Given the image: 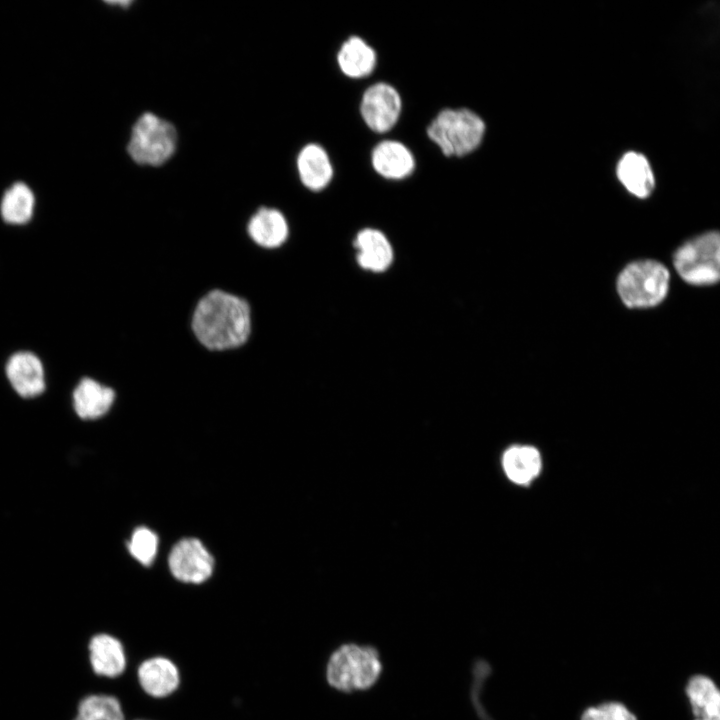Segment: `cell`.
Listing matches in <instances>:
<instances>
[{"label": "cell", "instance_id": "1", "mask_svg": "<svg viewBox=\"0 0 720 720\" xmlns=\"http://www.w3.org/2000/svg\"><path fill=\"white\" fill-rule=\"evenodd\" d=\"M196 341L210 352H229L244 347L253 330L251 304L245 298L213 289L196 303L190 322Z\"/></svg>", "mask_w": 720, "mask_h": 720}, {"label": "cell", "instance_id": "2", "mask_svg": "<svg viewBox=\"0 0 720 720\" xmlns=\"http://www.w3.org/2000/svg\"><path fill=\"white\" fill-rule=\"evenodd\" d=\"M382 673V661L376 648L345 643L336 648L326 665L328 684L340 692L367 690Z\"/></svg>", "mask_w": 720, "mask_h": 720}, {"label": "cell", "instance_id": "3", "mask_svg": "<svg viewBox=\"0 0 720 720\" xmlns=\"http://www.w3.org/2000/svg\"><path fill=\"white\" fill-rule=\"evenodd\" d=\"M485 131L483 120L465 108L444 109L427 127V135L445 156H464L480 144Z\"/></svg>", "mask_w": 720, "mask_h": 720}, {"label": "cell", "instance_id": "4", "mask_svg": "<svg viewBox=\"0 0 720 720\" xmlns=\"http://www.w3.org/2000/svg\"><path fill=\"white\" fill-rule=\"evenodd\" d=\"M669 270L651 259L628 264L617 279V292L628 308H648L661 303L669 289Z\"/></svg>", "mask_w": 720, "mask_h": 720}, {"label": "cell", "instance_id": "5", "mask_svg": "<svg viewBox=\"0 0 720 720\" xmlns=\"http://www.w3.org/2000/svg\"><path fill=\"white\" fill-rule=\"evenodd\" d=\"M177 140L172 123L146 112L132 126L127 151L136 164L157 167L173 156Z\"/></svg>", "mask_w": 720, "mask_h": 720}, {"label": "cell", "instance_id": "6", "mask_svg": "<svg viewBox=\"0 0 720 720\" xmlns=\"http://www.w3.org/2000/svg\"><path fill=\"white\" fill-rule=\"evenodd\" d=\"M674 267L687 283L696 286L720 281V232L709 231L682 244L674 253Z\"/></svg>", "mask_w": 720, "mask_h": 720}, {"label": "cell", "instance_id": "7", "mask_svg": "<svg viewBox=\"0 0 720 720\" xmlns=\"http://www.w3.org/2000/svg\"><path fill=\"white\" fill-rule=\"evenodd\" d=\"M3 375L22 399H34L47 389V369L39 354L30 349L10 353L3 364Z\"/></svg>", "mask_w": 720, "mask_h": 720}, {"label": "cell", "instance_id": "8", "mask_svg": "<svg viewBox=\"0 0 720 720\" xmlns=\"http://www.w3.org/2000/svg\"><path fill=\"white\" fill-rule=\"evenodd\" d=\"M169 569L175 579L186 584H201L207 581L214 569V559L202 542L196 538H185L172 548Z\"/></svg>", "mask_w": 720, "mask_h": 720}, {"label": "cell", "instance_id": "9", "mask_svg": "<svg viewBox=\"0 0 720 720\" xmlns=\"http://www.w3.org/2000/svg\"><path fill=\"white\" fill-rule=\"evenodd\" d=\"M402 110L398 91L390 84L378 82L363 93L360 113L365 124L374 132L385 133L397 123Z\"/></svg>", "mask_w": 720, "mask_h": 720}, {"label": "cell", "instance_id": "10", "mask_svg": "<svg viewBox=\"0 0 720 720\" xmlns=\"http://www.w3.org/2000/svg\"><path fill=\"white\" fill-rule=\"evenodd\" d=\"M136 680L145 695L160 700L177 692L181 685V673L172 659L154 655L139 663Z\"/></svg>", "mask_w": 720, "mask_h": 720}, {"label": "cell", "instance_id": "11", "mask_svg": "<svg viewBox=\"0 0 720 720\" xmlns=\"http://www.w3.org/2000/svg\"><path fill=\"white\" fill-rule=\"evenodd\" d=\"M92 673L101 679L116 680L128 669V656L123 642L110 633L94 634L87 645Z\"/></svg>", "mask_w": 720, "mask_h": 720}, {"label": "cell", "instance_id": "12", "mask_svg": "<svg viewBox=\"0 0 720 720\" xmlns=\"http://www.w3.org/2000/svg\"><path fill=\"white\" fill-rule=\"evenodd\" d=\"M116 390L101 381L83 376L72 390V405L76 415L83 420H95L106 415L116 399Z\"/></svg>", "mask_w": 720, "mask_h": 720}, {"label": "cell", "instance_id": "13", "mask_svg": "<svg viewBox=\"0 0 720 720\" xmlns=\"http://www.w3.org/2000/svg\"><path fill=\"white\" fill-rule=\"evenodd\" d=\"M249 239L265 249L280 247L288 238L289 226L283 213L275 208L260 207L248 220Z\"/></svg>", "mask_w": 720, "mask_h": 720}, {"label": "cell", "instance_id": "14", "mask_svg": "<svg viewBox=\"0 0 720 720\" xmlns=\"http://www.w3.org/2000/svg\"><path fill=\"white\" fill-rule=\"evenodd\" d=\"M374 170L390 180H401L415 169V158L409 148L396 140L379 142L371 153Z\"/></svg>", "mask_w": 720, "mask_h": 720}, {"label": "cell", "instance_id": "15", "mask_svg": "<svg viewBox=\"0 0 720 720\" xmlns=\"http://www.w3.org/2000/svg\"><path fill=\"white\" fill-rule=\"evenodd\" d=\"M357 249V262L365 270L385 271L393 261V249L387 237L381 231L365 228L358 232L354 240Z\"/></svg>", "mask_w": 720, "mask_h": 720}, {"label": "cell", "instance_id": "16", "mask_svg": "<svg viewBox=\"0 0 720 720\" xmlns=\"http://www.w3.org/2000/svg\"><path fill=\"white\" fill-rule=\"evenodd\" d=\"M296 164L302 184L312 191L324 189L333 177L330 158L316 143H309L300 150Z\"/></svg>", "mask_w": 720, "mask_h": 720}, {"label": "cell", "instance_id": "17", "mask_svg": "<svg viewBox=\"0 0 720 720\" xmlns=\"http://www.w3.org/2000/svg\"><path fill=\"white\" fill-rule=\"evenodd\" d=\"M686 695L693 720H720V688L708 676H692L686 685Z\"/></svg>", "mask_w": 720, "mask_h": 720}, {"label": "cell", "instance_id": "18", "mask_svg": "<svg viewBox=\"0 0 720 720\" xmlns=\"http://www.w3.org/2000/svg\"><path fill=\"white\" fill-rule=\"evenodd\" d=\"M377 55L373 47L359 36L349 37L337 53V63L344 75L359 79L372 73Z\"/></svg>", "mask_w": 720, "mask_h": 720}, {"label": "cell", "instance_id": "19", "mask_svg": "<svg viewBox=\"0 0 720 720\" xmlns=\"http://www.w3.org/2000/svg\"><path fill=\"white\" fill-rule=\"evenodd\" d=\"M617 176L624 187L638 198H647L655 185L648 160L636 152L623 155L617 166Z\"/></svg>", "mask_w": 720, "mask_h": 720}, {"label": "cell", "instance_id": "20", "mask_svg": "<svg viewBox=\"0 0 720 720\" xmlns=\"http://www.w3.org/2000/svg\"><path fill=\"white\" fill-rule=\"evenodd\" d=\"M35 203L32 189L24 182H16L2 195L0 217L10 226L27 225L33 219Z\"/></svg>", "mask_w": 720, "mask_h": 720}, {"label": "cell", "instance_id": "21", "mask_svg": "<svg viewBox=\"0 0 720 720\" xmlns=\"http://www.w3.org/2000/svg\"><path fill=\"white\" fill-rule=\"evenodd\" d=\"M502 465L512 482L527 485L540 473L541 457L534 447L512 446L504 452Z\"/></svg>", "mask_w": 720, "mask_h": 720}, {"label": "cell", "instance_id": "22", "mask_svg": "<svg viewBox=\"0 0 720 720\" xmlns=\"http://www.w3.org/2000/svg\"><path fill=\"white\" fill-rule=\"evenodd\" d=\"M72 720H127V717L115 695L91 693L79 700Z\"/></svg>", "mask_w": 720, "mask_h": 720}, {"label": "cell", "instance_id": "23", "mask_svg": "<svg viewBox=\"0 0 720 720\" xmlns=\"http://www.w3.org/2000/svg\"><path fill=\"white\" fill-rule=\"evenodd\" d=\"M128 550L138 562L149 566L157 554L158 537L149 528L139 527L134 530L128 542Z\"/></svg>", "mask_w": 720, "mask_h": 720}, {"label": "cell", "instance_id": "24", "mask_svg": "<svg viewBox=\"0 0 720 720\" xmlns=\"http://www.w3.org/2000/svg\"><path fill=\"white\" fill-rule=\"evenodd\" d=\"M598 707L605 720H637L636 716L619 702H606Z\"/></svg>", "mask_w": 720, "mask_h": 720}, {"label": "cell", "instance_id": "25", "mask_svg": "<svg viewBox=\"0 0 720 720\" xmlns=\"http://www.w3.org/2000/svg\"><path fill=\"white\" fill-rule=\"evenodd\" d=\"M581 720H605L604 716L599 709V707H589L587 708L582 716Z\"/></svg>", "mask_w": 720, "mask_h": 720}, {"label": "cell", "instance_id": "26", "mask_svg": "<svg viewBox=\"0 0 720 720\" xmlns=\"http://www.w3.org/2000/svg\"><path fill=\"white\" fill-rule=\"evenodd\" d=\"M133 720H151V719H145V718H136V719H133Z\"/></svg>", "mask_w": 720, "mask_h": 720}]
</instances>
